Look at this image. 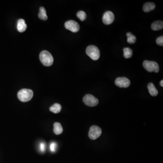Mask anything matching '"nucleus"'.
Wrapping results in <instances>:
<instances>
[{"label":"nucleus","instance_id":"obj_1","mask_svg":"<svg viewBox=\"0 0 163 163\" xmlns=\"http://www.w3.org/2000/svg\"><path fill=\"white\" fill-rule=\"evenodd\" d=\"M33 92L29 89H22L18 93V99L22 102H27L30 101L33 97Z\"/></svg>","mask_w":163,"mask_h":163},{"label":"nucleus","instance_id":"obj_2","mask_svg":"<svg viewBox=\"0 0 163 163\" xmlns=\"http://www.w3.org/2000/svg\"><path fill=\"white\" fill-rule=\"evenodd\" d=\"M39 59L42 64L46 66H50L53 64L54 59L51 54L46 50H44L39 55Z\"/></svg>","mask_w":163,"mask_h":163},{"label":"nucleus","instance_id":"obj_3","mask_svg":"<svg viewBox=\"0 0 163 163\" xmlns=\"http://www.w3.org/2000/svg\"><path fill=\"white\" fill-rule=\"evenodd\" d=\"M86 54L93 60H97L100 58V53L97 47L95 46H89L87 47Z\"/></svg>","mask_w":163,"mask_h":163},{"label":"nucleus","instance_id":"obj_4","mask_svg":"<svg viewBox=\"0 0 163 163\" xmlns=\"http://www.w3.org/2000/svg\"><path fill=\"white\" fill-rule=\"evenodd\" d=\"M144 68L149 72L158 73L160 70L159 65L155 61L145 60L143 63Z\"/></svg>","mask_w":163,"mask_h":163},{"label":"nucleus","instance_id":"obj_5","mask_svg":"<svg viewBox=\"0 0 163 163\" xmlns=\"http://www.w3.org/2000/svg\"><path fill=\"white\" fill-rule=\"evenodd\" d=\"M83 101L86 105L92 107L97 105L99 102L98 99L91 94L85 95L83 98Z\"/></svg>","mask_w":163,"mask_h":163},{"label":"nucleus","instance_id":"obj_6","mask_svg":"<svg viewBox=\"0 0 163 163\" xmlns=\"http://www.w3.org/2000/svg\"><path fill=\"white\" fill-rule=\"evenodd\" d=\"M102 134V130L97 126H93L90 127L89 131L88 136L93 140L97 139Z\"/></svg>","mask_w":163,"mask_h":163},{"label":"nucleus","instance_id":"obj_7","mask_svg":"<svg viewBox=\"0 0 163 163\" xmlns=\"http://www.w3.org/2000/svg\"><path fill=\"white\" fill-rule=\"evenodd\" d=\"M64 26L66 29L74 33L78 32L79 30V25L73 20H69L66 21L64 24Z\"/></svg>","mask_w":163,"mask_h":163},{"label":"nucleus","instance_id":"obj_8","mask_svg":"<svg viewBox=\"0 0 163 163\" xmlns=\"http://www.w3.org/2000/svg\"><path fill=\"white\" fill-rule=\"evenodd\" d=\"M115 83L117 86L120 88H128L131 84L130 80L125 77H118Z\"/></svg>","mask_w":163,"mask_h":163},{"label":"nucleus","instance_id":"obj_9","mask_svg":"<svg viewBox=\"0 0 163 163\" xmlns=\"http://www.w3.org/2000/svg\"><path fill=\"white\" fill-rule=\"evenodd\" d=\"M114 19V15L111 11L106 12L102 17V21L105 25H109L112 24Z\"/></svg>","mask_w":163,"mask_h":163},{"label":"nucleus","instance_id":"obj_10","mask_svg":"<svg viewBox=\"0 0 163 163\" xmlns=\"http://www.w3.org/2000/svg\"><path fill=\"white\" fill-rule=\"evenodd\" d=\"M17 28L18 31L20 32H23L26 31L27 29V25L26 24L25 20L21 19L18 20Z\"/></svg>","mask_w":163,"mask_h":163},{"label":"nucleus","instance_id":"obj_11","mask_svg":"<svg viewBox=\"0 0 163 163\" xmlns=\"http://www.w3.org/2000/svg\"><path fill=\"white\" fill-rule=\"evenodd\" d=\"M148 89L149 93L152 96H156L158 94V91L153 83H150L148 85Z\"/></svg>","mask_w":163,"mask_h":163},{"label":"nucleus","instance_id":"obj_12","mask_svg":"<svg viewBox=\"0 0 163 163\" xmlns=\"http://www.w3.org/2000/svg\"><path fill=\"white\" fill-rule=\"evenodd\" d=\"M155 7V5L153 2H147L144 5L143 10L145 12H148L153 10Z\"/></svg>","mask_w":163,"mask_h":163},{"label":"nucleus","instance_id":"obj_13","mask_svg":"<svg viewBox=\"0 0 163 163\" xmlns=\"http://www.w3.org/2000/svg\"><path fill=\"white\" fill-rule=\"evenodd\" d=\"M163 28V22L162 21H156L151 25V28L153 30L157 31L160 30Z\"/></svg>","mask_w":163,"mask_h":163},{"label":"nucleus","instance_id":"obj_14","mask_svg":"<svg viewBox=\"0 0 163 163\" xmlns=\"http://www.w3.org/2000/svg\"><path fill=\"white\" fill-rule=\"evenodd\" d=\"M54 131L56 135L61 134L63 132V129L60 123L59 122H55L54 125Z\"/></svg>","mask_w":163,"mask_h":163},{"label":"nucleus","instance_id":"obj_15","mask_svg":"<svg viewBox=\"0 0 163 163\" xmlns=\"http://www.w3.org/2000/svg\"><path fill=\"white\" fill-rule=\"evenodd\" d=\"M62 109V106L59 103H55L52 106L50 107V110L54 113H60Z\"/></svg>","mask_w":163,"mask_h":163},{"label":"nucleus","instance_id":"obj_16","mask_svg":"<svg viewBox=\"0 0 163 163\" xmlns=\"http://www.w3.org/2000/svg\"><path fill=\"white\" fill-rule=\"evenodd\" d=\"M38 17L39 19L41 20H44V21H46L47 20L48 17L47 16L46 12L44 7H40Z\"/></svg>","mask_w":163,"mask_h":163},{"label":"nucleus","instance_id":"obj_17","mask_svg":"<svg viewBox=\"0 0 163 163\" xmlns=\"http://www.w3.org/2000/svg\"><path fill=\"white\" fill-rule=\"evenodd\" d=\"M124 56L126 59H129L132 57L133 51L130 48H125L123 49Z\"/></svg>","mask_w":163,"mask_h":163},{"label":"nucleus","instance_id":"obj_18","mask_svg":"<svg viewBox=\"0 0 163 163\" xmlns=\"http://www.w3.org/2000/svg\"><path fill=\"white\" fill-rule=\"evenodd\" d=\"M127 37V42L130 44H134L136 42V38L135 35H133L131 32L127 33L126 34Z\"/></svg>","mask_w":163,"mask_h":163},{"label":"nucleus","instance_id":"obj_19","mask_svg":"<svg viewBox=\"0 0 163 163\" xmlns=\"http://www.w3.org/2000/svg\"><path fill=\"white\" fill-rule=\"evenodd\" d=\"M77 17L81 21H84L86 19L87 15H86V13L85 12H84L82 11V10H80L77 14Z\"/></svg>","mask_w":163,"mask_h":163},{"label":"nucleus","instance_id":"obj_20","mask_svg":"<svg viewBox=\"0 0 163 163\" xmlns=\"http://www.w3.org/2000/svg\"><path fill=\"white\" fill-rule=\"evenodd\" d=\"M57 147V143L55 142H52L51 143L50 145V151H51L52 152H55Z\"/></svg>","mask_w":163,"mask_h":163},{"label":"nucleus","instance_id":"obj_21","mask_svg":"<svg viewBox=\"0 0 163 163\" xmlns=\"http://www.w3.org/2000/svg\"><path fill=\"white\" fill-rule=\"evenodd\" d=\"M156 44H158L159 46H163V36H161L160 37L156 39Z\"/></svg>","mask_w":163,"mask_h":163},{"label":"nucleus","instance_id":"obj_22","mask_svg":"<svg viewBox=\"0 0 163 163\" xmlns=\"http://www.w3.org/2000/svg\"><path fill=\"white\" fill-rule=\"evenodd\" d=\"M39 148L40 150L42 152H44L46 151V144L42 142L40 144V146H39Z\"/></svg>","mask_w":163,"mask_h":163},{"label":"nucleus","instance_id":"obj_23","mask_svg":"<svg viewBox=\"0 0 163 163\" xmlns=\"http://www.w3.org/2000/svg\"><path fill=\"white\" fill-rule=\"evenodd\" d=\"M160 86H161V87H163V80H161V81H160Z\"/></svg>","mask_w":163,"mask_h":163}]
</instances>
